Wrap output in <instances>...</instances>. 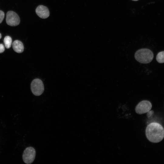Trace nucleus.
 <instances>
[{"instance_id": "f257e3e1", "label": "nucleus", "mask_w": 164, "mask_h": 164, "mask_svg": "<svg viewBox=\"0 0 164 164\" xmlns=\"http://www.w3.org/2000/svg\"><path fill=\"white\" fill-rule=\"evenodd\" d=\"M145 135L147 139L153 143H158L164 137V129L159 124L153 122L149 124L145 130Z\"/></svg>"}, {"instance_id": "f03ea898", "label": "nucleus", "mask_w": 164, "mask_h": 164, "mask_svg": "<svg viewBox=\"0 0 164 164\" xmlns=\"http://www.w3.org/2000/svg\"><path fill=\"white\" fill-rule=\"evenodd\" d=\"M135 57L138 62L144 64L150 63L153 58V54L151 50L146 48L141 49L137 50L135 53Z\"/></svg>"}, {"instance_id": "7ed1b4c3", "label": "nucleus", "mask_w": 164, "mask_h": 164, "mask_svg": "<svg viewBox=\"0 0 164 164\" xmlns=\"http://www.w3.org/2000/svg\"><path fill=\"white\" fill-rule=\"evenodd\" d=\"M31 89L34 95L37 96L41 95L44 90V85L42 81L38 78L33 80L31 84Z\"/></svg>"}, {"instance_id": "20e7f679", "label": "nucleus", "mask_w": 164, "mask_h": 164, "mask_svg": "<svg viewBox=\"0 0 164 164\" xmlns=\"http://www.w3.org/2000/svg\"><path fill=\"white\" fill-rule=\"evenodd\" d=\"M36 155V151L33 147H27L24 151L22 155V159L24 162L27 164L32 163L35 159Z\"/></svg>"}, {"instance_id": "39448f33", "label": "nucleus", "mask_w": 164, "mask_h": 164, "mask_svg": "<svg viewBox=\"0 0 164 164\" xmlns=\"http://www.w3.org/2000/svg\"><path fill=\"white\" fill-rule=\"evenodd\" d=\"M6 21L7 24L11 26L18 25L20 23V19L18 14L13 11H9L6 14Z\"/></svg>"}, {"instance_id": "423d86ee", "label": "nucleus", "mask_w": 164, "mask_h": 164, "mask_svg": "<svg viewBox=\"0 0 164 164\" xmlns=\"http://www.w3.org/2000/svg\"><path fill=\"white\" fill-rule=\"evenodd\" d=\"M152 105L150 102L144 100L140 102L135 108L136 112L139 114H145L151 110Z\"/></svg>"}, {"instance_id": "0eeeda50", "label": "nucleus", "mask_w": 164, "mask_h": 164, "mask_svg": "<svg viewBox=\"0 0 164 164\" xmlns=\"http://www.w3.org/2000/svg\"><path fill=\"white\" fill-rule=\"evenodd\" d=\"M36 12L37 15L42 19H46L48 18L50 15L48 8L42 5L38 6L36 9Z\"/></svg>"}, {"instance_id": "6e6552de", "label": "nucleus", "mask_w": 164, "mask_h": 164, "mask_svg": "<svg viewBox=\"0 0 164 164\" xmlns=\"http://www.w3.org/2000/svg\"><path fill=\"white\" fill-rule=\"evenodd\" d=\"M12 48L14 51L19 53L22 52L24 50V46L20 41L15 40L12 43Z\"/></svg>"}, {"instance_id": "1a4fd4ad", "label": "nucleus", "mask_w": 164, "mask_h": 164, "mask_svg": "<svg viewBox=\"0 0 164 164\" xmlns=\"http://www.w3.org/2000/svg\"><path fill=\"white\" fill-rule=\"evenodd\" d=\"M4 43L5 47L7 49L9 48L12 43V39L9 36H6L4 38Z\"/></svg>"}, {"instance_id": "9d476101", "label": "nucleus", "mask_w": 164, "mask_h": 164, "mask_svg": "<svg viewBox=\"0 0 164 164\" xmlns=\"http://www.w3.org/2000/svg\"><path fill=\"white\" fill-rule=\"evenodd\" d=\"M156 59L159 63H164V51L160 52L158 53L156 56Z\"/></svg>"}, {"instance_id": "9b49d317", "label": "nucleus", "mask_w": 164, "mask_h": 164, "mask_svg": "<svg viewBox=\"0 0 164 164\" xmlns=\"http://www.w3.org/2000/svg\"><path fill=\"white\" fill-rule=\"evenodd\" d=\"M5 16V14L4 12L0 10V23H1L2 22Z\"/></svg>"}, {"instance_id": "f8f14e48", "label": "nucleus", "mask_w": 164, "mask_h": 164, "mask_svg": "<svg viewBox=\"0 0 164 164\" xmlns=\"http://www.w3.org/2000/svg\"><path fill=\"white\" fill-rule=\"evenodd\" d=\"M5 50L4 45L2 44H0V53L4 52Z\"/></svg>"}, {"instance_id": "ddd939ff", "label": "nucleus", "mask_w": 164, "mask_h": 164, "mask_svg": "<svg viewBox=\"0 0 164 164\" xmlns=\"http://www.w3.org/2000/svg\"><path fill=\"white\" fill-rule=\"evenodd\" d=\"M1 37H2V35L0 33V39H1Z\"/></svg>"}, {"instance_id": "4468645a", "label": "nucleus", "mask_w": 164, "mask_h": 164, "mask_svg": "<svg viewBox=\"0 0 164 164\" xmlns=\"http://www.w3.org/2000/svg\"><path fill=\"white\" fill-rule=\"evenodd\" d=\"M132 0L134 1H138V0Z\"/></svg>"}]
</instances>
